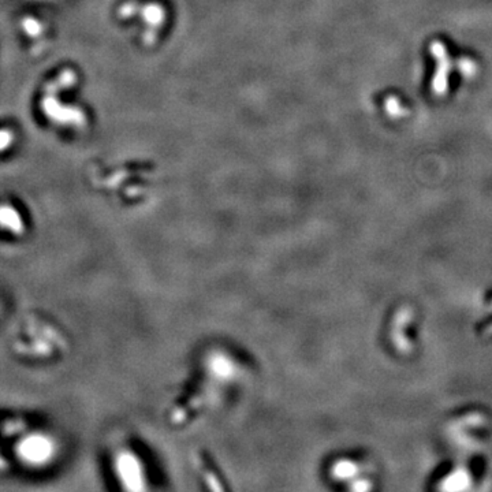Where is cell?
Here are the masks:
<instances>
[{
	"mask_svg": "<svg viewBox=\"0 0 492 492\" xmlns=\"http://www.w3.org/2000/svg\"><path fill=\"white\" fill-rule=\"evenodd\" d=\"M330 478L334 483L343 484L347 490H371L375 483L374 466L370 459L362 456H340L330 465Z\"/></svg>",
	"mask_w": 492,
	"mask_h": 492,
	"instance_id": "7a4b0ae2",
	"label": "cell"
},
{
	"mask_svg": "<svg viewBox=\"0 0 492 492\" xmlns=\"http://www.w3.org/2000/svg\"><path fill=\"white\" fill-rule=\"evenodd\" d=\"M115 475L122 483L126 484V488H135L141 490L144 488V462L137 456L135 451L127 450H119L115 456Z\"/></svg>",
	"mask_w": 492,
	"mask_h": 492,
	"instance_id": "277c9868",
	"label": "cell"
},
{
	"mask_svg": "<svg viewBox=\"0 0 492 492\" xmlns=\"http://www.w3.org/2000/svg\"><path fill=\"white\" fill-rule=\"evenodd\" d=\"M18 457L29 466H43L51 462L56 454V444L47 434H34L21 441Z\"/></svg>",
	"mask_w": 492,
	"mask_h": 492,
	"instance_id": "3957f363",
	"label": "cell"
},
{
	"mask_svg": "<svg viewBox=\"0 0 492 492\" xmlns=\"http://www.w3.org/2000/svg\"><path fill=\"white\" fill-rule=\"evenodd\" d=\"M490 416L483 410L469 409L447 420L444 426V436L447 444L459 456L473 454L476 447L483 446L491 429Z\"/></svg>",
	"mask_w": 492,
	"mask_h": 492,
	"instance_id": "6da1fadb",
	"label": "cell"
},
{
	"mask_svg": "<svg viewBox=\"0 0 492 492\" xmlns=\"http://www.w3.org/2000/svg\"><path fill=\"white\" fill-rule=\"evenodd\" d=\"M438 481L441 484V488L444 490L472 488V483H475V473L471 465L459 461L456 465H449L439 476L436 475L435 483L438 484Z\"/></svg>",
	"mask_w": 492,
	"mask_h": 492,
	"instance_id": "5b68a950",
	"label": "cell"
},
{
	"mask_svg": "<svg viewBox=\"0 0 492 492\" xmlns=\"http://www.w3.org/2000/svg\"><path fill=\"white\" fill-rule=\"evenodd\" d=\"M0 227L9 229V233L14 236H22L25 231L23 221L19 219L17 211L6 205H0Z\"/></svg>",
	"mask_w": 492,
	"mask_h": 492,
	"instance_id": "8992f818",
	"label": "cell"
}]
</instances>
